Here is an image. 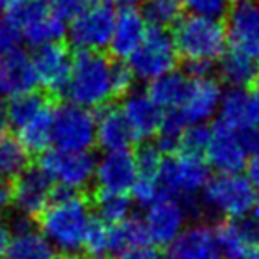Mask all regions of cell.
<instances>
[{
    "label": "cell",
    "instance_id": "obj_1",
    "mask_svg": "<svg viewBox=\"0 0 259 259\" xmlns=\"http://www.w3.org/2000/svg\"><path fill=\"white\" fill-rule=\"evenodd\" d=\"M91 195L55 188L52 202L37 217V229L62 254H76L83 247L85 233L93 220Z\"/></svg>",
    "mask_w": 259,
    "mask_h": 259
},
{
    "label": "cell",
    "instance_id": "obj_2",
    "mask_svg": "<svg viewBox=\"0 0 259 259\" xmlns=\"http://www.w3.org/2000/svg\"><path fill=\"white\" fill-rule=\"evenodd\" d=\"M64 94L71 105L101 108L112 94V61L103 52H76Z\"/></svg>",
    "mask_w": 259,
    "mask_h": 259
},
{
    "label": "cell",
    "instance_id": "obj_3",
    "mask_svg": "<svg viewBox=\"0 0 259 259\" xmlns=\"http://www.w3.org/2000/svg\"><path fill=\"white\" fill-rule=\"evenodd\" d=\"M172 43L178 57L187 62H213L227 47V32L222 20L199 15L181 16L172 29Z\"/></svg>",
    "mask_w": 259,
    "mask_h": 259
},
{
    "label": "cell",
    "instance_id": "obj_4",
    "mask_svg": "<svg viewBox=\"0 0 259 259\" xmlns=\"http://www.w3.org/2000/svg\"><path fill=\"white\" fill-rule=\"evenodd\" d=\"M202 204L229 220L243 219L255 206L254 185L241 174H217L202 188Z\"/></svg>",
    "mask_w": 259,
    "mask_h": 259
},
{
    "label": "cell",
    "instance_id": "obj_5",
    "mask_svg": "<svg viewBox=\"0 0 259 259\" xmlns=\"http://www.w3.org/2000/svg\"><path fill=\"white\" fill-rule=\"evenodd\" d=\"M209 180V167L206 160L199 155L174 153L163 156L162 167L158 170V183L165 197L183 195L190 199L199 190L204 188Z\"/></svg>",
    "mask_w": 259,
    "mask_h": 259
},
{
    "label": "cell",
    "instance_id": "obj_6",
    "mask_svg": "<svg viewBox=\"0 0 259 259\" xmlns=\"http://www.w3.org/2000/svg\"><path fill=\"white\" fill-rule=\"evenodd\" d=\"M178 54L172 43V36L165 29L149 27L142 43L128 57L130 69L142 80H155L165 73L174 71L178 64Z\"/></svg>",
    "mask_w": 259,
    "mask_h": 259
},
{
    "label": "cell",
    "instance_id": "obj_7",
    "mask_svg": "<svg viewBox=\"0 0 259 259\" xmlns=\"http://www.w3.org/2000/svg\"><path fill=\"white\" fill-rule=\"evenodd\" d=\"M39 169L47 174L52 185L61 190H82L93 181L96 162L89 151H62L50 149L41 156Z\"/></svg>",
    "mask_w": 259,
    "mask_h": 259
},
{
    "label": "cell",
    "instance_id": "obj_8",
    "mask_svg": "<svg viewBox=\"0 0 259 259\" xmlns=\"http://www.w3.org/2000/svg\"><path fill=\"white\" fill-rule=\"evenodd\" d=\"M96 142V117L87 108L66 103L54 108V144L62 151H89Z\"/></svg>",
    "mask_w": 259,
    "mask_h": 259
},
{
    "label": "cell",
    "instance_id": "obj_9",
    "mask_svg": "<svg viewBox=\"0 0 259 259\" xmlns=\"http://www.w3.org/2000/svg\"><path fill=\"white\" fill-rule=\"evenodd\" d=\"M115 23V11L112 6L98 0L87 11L71 20L69 43L76 52H101L108 47Z\"/></svg>",
    "mask_w": 259,
    "mask_h": 259
},
{
    "label": "cell",
    "instance_id": "obj_10",
    "mask_svg": "<svg viewBox=\"0 0 259 259\" xmlns=\"http://www.w3.org/2000/svg\"><path fill=\"white\" fill-rule=\"evenodd\" d=\"M32 66L37 76V83L50 98L61 96L71 73L73 57L71 50L64 41L36 47L32 57Z\"/></svg>",
    "mask_w": 259,
    "mask_h": 259
},
{
    "label": "cell",
    "instance_id": "obj_11",
    "mask_svg": "<svg viewBox=\"0 0 259 259\" xmlns=\"http://www.w3.org/2000/svg\"><path fill=\"white\" fill-rule=\"evenodd\" d=\"M11 206L20 217L32 220L39 217L52 202L55 187L39 167H27L9 187Z\"/></svg>",
    "mask_w": 259,
    "mask_h": 259
},
{
    "label": "cell",
    "instance_id": "obj_12",
    "mask_svg": "<svg viewBox=\"0 0 259 259\" xmlns=\"http://www.w3.org/2000/svg\"><path fill=\"white\" fill-rule=\"evenodd\" d=\"M231 48L259 61V4L255 0H229L224 20Z\"/></svg>",
    "mask_w": 259,
    "mask_h": 259
},
{
    "label": "cell",
    "instance_id": "obj_13",
    "mask_svg": "<svg viewBox=\"0 0 259 259\" xmlns=\"http://www.w3.org/2000/svg\"><path fill=\"white\" fill-rule=\"evenodd\" d=\"M204 153L208 167H213L220 174H240L248 160L241 135L222 122L211 128V137Z\"/></svg>",
    "mask_w": 259,
    "mask_h": 259
},
{
    "label": "cell",
    "instance_id": "obj_14",
    "mask_svg": "<svg viewBox=\"0 0 259 259\" xmlns=\"http://www.w3.org/2000/svg\"><path fill=\"white\" fill-rule=\"evenodd\" d=\"M187 219L188 213L183 204L169 197H163L149 206L142 222L148 231L149 241H153L158 247H169L181 234Z\"/></svg>",
    "mask_w": 259,
    "mask_h": 259
},
{
    "label": "cell",
    "instance_id": "obj_15",
    "mask_svg": "<svg viewBox=\"0 0 259 259\" xmlns=\"http://www.w3.org/2000/svg\"><path fill=\"white\" fill-rule=\"evenodd\" d=\"M220 122L234 132L259 130V93L252 87L229 89L220 98Z\"/></svg>",
    "mask_w": 259,
    "mask_h": 259
},
{
    "label": "cell",
    "instance_id": "obj_16",
    "mask_svg": "<svg viewBox=\"0 0 259 259\" xmlns=\"http://www.w3.org/2000/svg\"><path fill=\"white\" fill-rule=\"evenodd\" d=\"M137 178L139 170L135 155L128 149L107 153L94 169V180L100 192L126 194L132 190Z\"/></svg>",
    "mask_w": 259,
    "mask_h": 259
},
{
    "label": "cell",
    "instance_id": "obj_17",
    "mask_svg": "<svg viewBox=\"0 0 259 259\" xmlns=\"http://www.w3.org/2000/svg\"><path fill=\"white\" fill-rule=\"evenodd\" d=\"M220 98H222V89L215 78H211V76L190 78L187 96L176 112L181 115L187 126L204 124L217 112L220 105Z\"/></svg>",
    "mask_w": 259,
    "mask_h": 259
},
{
    "label": "cell",
    "instance_id": "obj_18",
    "mask_svg": "<svg viewBox=\"0 0 259 259\" xmlns=\"http://www.w3.org/2000/svg\"><path fill=\"white\" fill-rule=\"evenodd\" d=\"M9 259H59V252L48 238L34 227L32 220L18 217L11 227Z\"/></svg>",
    "mask_w": 259,
    "mask_h": 259
},
{
    "label": "cell",
    "instance_id": "obj_19",
    "mask_svg": "<svg viewBox=\"0 0 259 259\" xmlns=\"http://www.w3.org/2000/svg\"><path fill=\"white\" fill-rule=\"evenodd\" d=\"M134 141L144 142L156 137L163 121V110L158 108L146 93H134L124 98L121 107Z\"/></svg>",
    "mask_w": 259,
    "mask_h": 259
},
{
    "label": "cell",
    "instance_id": "obj_20",
    "mask_svg": "<svg viewBox=\"0 0 259 259\" xmlns=\"http://www.w3.org/2000/svg\"><path fill=\"white\" fill-rule=\"evenodd\" d=\"M165 259H222L215 229L208 226H192L167 247Z\"/></svg>",
    "mask_w": 259,
    "mask_h": 259
},
{
    "label": "cell",
    "instance_id": "obj_21",
    "mask_svg": "<svg viewBox=\"0 0 259 259\" xmlns=\"http://www.w3.org/2000/svg\"><path fill=\"white\" fill-rule=\"evenodd\" d=\"M215 236L222 257L243 259L248 248L259 241V219L222 220L217 224Z\"/></svg>",
    "mask_w": 259,
    "mask_h": 259
},
{
    "label": "cell",
    "instance_id": "obj_22",
    "mask_svg": "<svg viewBox=\"0 0 259 259\" xmlns=\"http://www.w3.org/2000/svg\"><path fill=\"white\" fill-rule=\"evenodd\" d=\"M146 22L142 18L141 11L135 8H122L121 11L115 15L114 30H112L110 37V54L114 55L117 61H124L130 55L134 54L142 43L146 36Z\"/></svg>",
    "mask_w": 259,
    "mask_h": 259
},
{
    "label": "cell",
    "instance_id": "obj_23",
    "mask_svg": "<svg viewBox=\"0 0 259 259\" xmlns=\"http://www.w3.org/2000/svg\"><path fill=\"white\" fill-rule=\"evenodd\" d=\"M0 87L4 94H9V96H18V94L36 91V71H34L30 57L23 50L0 55Z\"/></svg>",
    "mask_w": 259,
    "mask_h": 259
},
{
    "label": "cell",
    "instance_id": "obj_24",
    "mask_svg": "<svg viewBox=\"0 0 259 259\" xmlns=\"http://www.w3.org/2000/svg\"><path fill=\"white\" fill-rule=\"evenodd\" d=\"M96 142L107 153L128 149L134 142V135L122 115L121 108L103 107L96 117Z\"/></svg>",
    "mask_w": 259,
    "mask_h": 259
},
{
    "label": "cell",
    "instance_id": "obj_25",
    "mask_svg": "<svg viewBox=\"0 0 259 259\" xmlns=\"http://www.w3.org/2000/svg\"><path fill=\"white\" fill-rule=\"evenodd\" d=\"M190 78L183 73L170 71L151 80L148 85V98L162 110H178L187 96Z\"/></svg>",
    "mask_w": 259,
    "mask_h": 259
},
{
    "label": "cell",
    "instance_id": "obj_26",
    "mask_svg": "<svg viewBox=\"0 0 259 259\" xmlns=\"http://www.w3.org/2000/svg\"><path fill=\"white\" fill-rule=\"evenodd\" d=\"M50 105H54V98H50L47 93H37V91L11 96L4 108L8 126H11L15 132H18L22 126L32 121L39 112H43Z\"/></svg>",
    "mask_w": 259,
    "mask_h": 259
},
{
    "label": "cell",
    "instance_id": "obj_27",
    "mask_svg": "<svg viewBox=\"0 0 259 259\" xmlns=\"http://www.w3.org/2000/svg\"><path fill=\"white\" fill-rule=\"evenodd\" d=\"M259 69V61L248 57L247 54L240 50H231L224 52L220 57L219 73L220 78L231 85V89H238V87H250L255 78V73Z\"/></svg>",
    "mask_w": 259,
    "mask_h": 259
},
{
    "label": "cell",
    "instance_id": "obj_28",
    "mask_svg": "<svg viewBox=\"0 0 259 259\" xmlns=\"http://www.w3.org/2000/svg\"><path fill=\"white\" fill-rule=\"evenodd\" d=\"M54 108L50 105L16 132V139L29 153H45L54 142Z\"/></svg>",
    "mask_w": 259,
    "mask_h": 259
},
{
    "label": "cell",
    "instance_id": "obj_29",
    "mask_svg": "<svg viewBox=\"0 0 259 259\" xmlns=\"http://www.w3.org/2000/svg\"><path fill=\"white\" fill-rule=\"evenodd\" d=\"M91 206L96 209L98 220L107 226L124 222L126 219H130L132 211V201L126 197V194H112V192L96 190L91 195Z\"/></svg>",
    "mask_w": 259,
    "mask_h": 259
},
{
    "label": "cell",
    "instance_id": "obj_30",
    "mask_svg": "<svg viewBox=\"0 0 259 259\" xmlns=\"http://www.w3.org/2000/svg\"><path fill=\"white\" fill-rule=\"evenodd\" d=\"M30 163V153L16 137H0V180H15Z\"/></svg>",
    "mask_w": 259,
    "mask_h": 259
},
{
    "label": "cell",
    "instance_id": "obj_31",
    "mask_svg": "<svg viewBox=\"0 0 259 259\" xmlns=\"http://www.w3.org/2000/svg\"><path fill=\"white\" fill-rule=\"evenodd\" d=\"M149 236L146 226L139 219H126L124 222L110 226V248L112 254H117L130 248L148 247Z\"/></svg>",
    "mask_w": 259,
    "mask_h": 259
},
{
    "label": "cell",
    "instance_id": "obj_32",
    "mask_svg": "<svg viewBox=\"0 0 259 259\" xmlns=\"http://www.w3.org/2000/svg\"><path fill=\"white\" fill-rule=\"evenodd\" d=\"M22 34L27 39V43L32 45V47L55 43V41H62V37H64L66 22L55 15L54 9H50L45 16H41L39 20L25 27Z\"/></svg>",
    "mask_w": 259,
    "mask_h": 259
},
{
    "label": "cell",
    "instance_id": "obj_33",
    "mask_svg": "<svg viewBox=\"0 0 259 259\" xmlns=\"http://www.w3.org/2000/svg\"><path fill=\"white\" fill-rule=\"evenodd\" d=\"M141 15L155 29H167L183 16V6L180 0H144Z\"/></svg>",
    "mask_w": 259,
    "mask_h": 259
},
{
    "label": "cell",
    "instance_id": "obj_34",
    "mask_svg": "<svg viewBox=\"0 0 259 259\" xmlns=\"http://www.w3.org/2000/svg\"><path fill=\"white\" fill-rule=\"evenodd\" d=\"M82 248L89 255V259H103L105 255L112 254L110 226H107V224H103L98 219L91 220Z\"/></svg>",
    "mask_w": 259,
    "mask_h": 259
},
{
    "label": "cell",
    "instance_id": "obj_35",
    "mask_svg": "<svg viewBox=\"0 0 259 259\" xmlns=\"http://www.w3.org/2000/svg\"><path fill=\"white\" fill-rule=\"evenodd\" d=\"M211 137V128L206 124H190L185 128L180 141V151L188 155H199L206 151V146Z\"/></svg>",
    "mask_w": 259,
    "mask_h": 259
},
{
    "label": "cell",
    "instance_id": "obj_36",
    "mask_svg": "<svg viewBox=\"0 0 259 259\" xmlns=\"http://www.w3.org/2000/svg\"><path fill=\"white\" fill-rule=\"evenodd\" d=\"M135 162H137L139 176L158 178V170L162 167L163 155L155 144H142L139 151L135 153Z\"/></svg>",
    "mask_w": 259,
    "mask_h": 259
},
{
    "label": "cell",
    "instance_id": "obj_37",
    "mask_svg": "<svg viewBox=\"0 0 259 259\" xmlns=\"http://www.w3.org/2000/svg\"><path fill=\"white\" fill-rule=\"evenodd\" d=\"M130 192H132V195H134V199L139 204L148 206V208L151 204H155L156 201L165 197L162 192V187H160V183H158V178L139 176Z\"/></svg>",
    "mask_w": 259,
    "mask_h": 259
},
{
    "label": "cell",
    "instance_id": "obj_38",
    "mask_svg": "<svg viewBox=\"0 0 259 259\" xmlns=\"http://www.w3.org/2000/svg\"><path fill=\"white\" fill-rule=\"evenodd\" d=\"M181 6L192 9L195 15L220 20L226 16L229 0H180Z\"/></svg>",
    "mask_w": 259,
    "mask_h": 259
},
{
    "label": "cell",
    "instance_id": "obj_39",
    "mask_svg": "<svg viewBox=\"0 0 259 259\" xmlns=\"http://www.w3.org/2000/svg\"><path fill=\"white\" fill-rule=\"evenodd\" d=\"M135 75L122 61L112 62V94L114 98H126L134 87Z\"/></svg>",
    "mask_w": 259,
    "mask_h": 259
},
{
    "label": "cell",
    "instance_id": "obj_40",
    "mask_svg": "<svg viewBox=\"0 0 259 259\" xmlns=\"http://www.w3.org/2000/svg\"><path fill=\"white\" fill-rule=\"evenodd\" d=\"M23 34L15 23L0 18V55H8L11 52L20 50Z\"/></svg>",
    "mask_w": 259,
    "mask_h": 259
},
{
    "label": "cell",
    "instance_id": "obj_41",
    "mask_svg": "<svg viewBox=\"0 0 259 259\" xmlns=\"http://www.w3.org/2000/svg\"><path fill=\"white\" fill-rule=\"evenodd\" d=\"M96 2L98 0H55L52 9L59 18H62L64 22H68V20L71 22Z\"/></svg>",
    "mask_w": 259,
    "mask_h": 259
},
{
    "label": "cell",
    "instance_id": "obj_42",
    "mask_svg": "<svg viewBox=\"0 0 259 259\" xmlns=\"http://www.w3.org/2000/svg\"><path fill=\"white\" fill-rule=\"evenodd\" d=\"M114 259H162V257H160V254L155 248L139 247V248H130V250L117 252Z\"/></svg>",
    "mask_w": 259,
    "mask_h": 259
},
{
    "label": "cell",
    "instance_id": "obj_43",
    "mask_svg": "<svg viewBox=\"0 0 259 259\" xmlns=\"http://www.w3.org/2000/svg\"><path fill=\"white\" fill-rule=\"evenodd\" d=\"M9 240H11V229L8 224L0 220V259H4L8 255Z\"/></svg>",
    "mask_w": 259,
    "mask_h": 259
},
{
    "label": "cell",
    "instance_id": "obj_44",
    "mask_svg": "<svg viewBox=\"0 0 259 259\" xmlns=\"http://www.w3.org/2000/svg\"><path fill=\"white\" fill-rule=\"evenodd\" d=\"M8 206H11V192H9V187L0 180V211L6 209Z\"/></svg>",
    "mask_w": 259,
    "mask_h": 259
},
{
    "label": "cell",
    "instance_id": "obj_45",
    "mask_svg": "<svg viewBox=\"0 0 259 259\" xmlns=\"http://www.w3.org/2000/svg\"><path fill=\"white\" fill-rule=\"evenodd\" d=\"M243 259H259V241L255 245H252L250 248H248V252L245 254Z\"/></svg>",
    "mask_w": 259,
    "mask_h": 259
},
{
    "label": "cell",
    "instance_id": "obj_46",
    "mask_svg": "<svg viewBox=\"0 0 259 259\" xmlns=\"http://www.w3.org/2000/svg\"><path fill=\"white\" fill-rule=\"evenodd\" d=\"M137 0H105V4L112 6V4H117V6H122V8H130L132 4H135Z\"/></svg>",
    "mask_w": 259,
    "mask_h": 259
},
{
    "label": "cell",
    "instance_id": "obj_47",
    "mask_svg": "<svg viewBox=\"0 0 259 259\" xmlns=\"http://www.w3.org/2000/svg\"><path fill=\"white\" fill-rule=\"evenodd\" d=\"M8 128V121H6V115H4V110L0 108V137H4V132Z\"/></svg>",
    "mask_w": 259,
    "mask_h": 259
},
{
    "label": "cell",
    "instance_id": "obj_48",
    "mask_svg": "<svg viewBox=\"0 0 259 259\" xmlns=\"http://www.w3.org/2000/svg\"><path fill=\"white\" fill-rule=\"evenodd\" d=\"M16 2H20V0H0V8H2V9H9L11 6H15Z\"/></svg>",
    "mask_w": 259,
    "mask_h": 259
},
{
    "label": "cell",
    "instance_id": "obj_49",
    "mask_svg": "<svg viewBox=\"0 0 259 259\" xmlns=\"http://www.w3.org/2000/svg\"><path fill=\"white\" fill-rule=\"evenodd\" d=\"M252 89H255V91L259 93V69H257V73H255L254 82H252Z\"/></svg>",
    "mask_w": 259,
    "mask_h": 259
},
{
    "label": "cell",
    "instance_id": "obj_50",
    "mask_svg": "<svg viewBox=\"0 0 259 259\" xmlns=\"http://www.w3.org/2000/svg\"><path fill=\"white\" fill-rule=\"evenodd\" d=\"M255 209H257V217H259V194H255Z\"/></svg>",
    "mask_w": 259,
    "mask_h": 259
},
{
    "label": "cell",
    "instance_id": "obj_51",
    "mask_svg": "<svg viewBox=\"0 0 259 259\" xmlns=\"http://www.w3.org/2000/svg\"><path fill=\"white\" fill-rule=\"evenodd\" d=\"M4 96V91H2V87H0V98Z\"/></svg>",
    "mask_w": 259,
    "mask_h": 259
},
{
    "label": "cell",
    "instance_id": "obj_52",
    "mask_svg": "<svg viewBox=\"0 0 259 259\" xmlns=\"http://www.w3.org/2000/svg\"><path fill=\"white\" fill-rule=\"evenodd\" d=\"M43 2H47V4H50V2H55V0H43Z\"/></svg>",
    "mask_w": 259,
    "mask_h": 259
},
{
    "label": "cell",
    "instance_id": "obj_53",
    "mask_svg": "<svg viewBox=\"0 0 259 259\" xmlns=\"http://www.w3.org/2000/svg\"><path fill=\"white\" fill-rule=\"evenodd\" d=\"M4 259H9V257H4Z\"/></svg>",
    "mask_w": 259,
    "mask_h": 259
},
{
    "label": "cell",
    "instance_id": "obj_54",
    "mask_svg": "<svg viewBox=\"0 0 259 259\" xmlns=\"http://www.w3.org/2000/svg\"><path fill=\"white\" fill-rule=\"evenodd\" d=\"M69 259H71V257H69Z\"/></svg>",
    "mask_w": 259,
    "mask_h": 259
}]
</instances>
